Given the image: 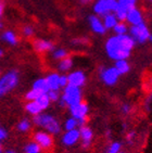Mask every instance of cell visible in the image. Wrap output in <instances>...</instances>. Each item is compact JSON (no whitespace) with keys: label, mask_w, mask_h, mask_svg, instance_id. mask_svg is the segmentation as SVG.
Here are the masks:
<instances>
[{"label":"cell","mask_w":152,"mask_h":153,"mask_svg":"<svg viewBox=\"0 0 152 153\" xmlns=\"http://www.w3.org/2000/svg\"><path fill=\"white\" fill-rule=\"evenodd\" d=\"M59 75L58 74H51L46 78V82H47L48 88L49 90H56L58 91L60 86H59Z\"/></svg>","instance_id":"obj_16"},{"label":"cell","mask_w":152,"mask_h":153,"mask_svg":"<svg viewBox=\"0 0 152 153\" xmlns=\"http://www.w3.org/2000/svg\"><path fill=\"white\" fill-rule=\"evenodd\" d=\"M122 110H123L124 113H129V111H130V106H129L128 104H124Z\"/></svg>","instance_id":"obj_36"},{"label":"cell","mask_w":152,"mask_h":153,"mask_svg":"<svg viewBox=\"0 0 152 153\" xmlns=\"http://www.w3.org/2000/svg\"><path fill=\"white\" fill-rule=\"evenodd\" d=\"M130 34L133 35L134 39L138 41V42H140V44H143V42H146L147 40H151V35H150L149 30H148V27L145 25L143 22L141 23L137 24V25H132L130 27Z\"/></svg>","instance_id":"obj_5"},{"label":"cell","mask_w":152,"mask_h":153,"mask_svg":"<svg viewBox=\"0 0 152 153\" xmlns=\"http://www.w3.org/2000/svg\"><path fill=\"white\" fill-rule=\"evenodd\" d=\"M7 137V133H6V130H3V129H0V140L1 139H4Z\"/></svg>","instance_id":"obj_37"},{"label":"cell","mask_w":152,"mask_h":153,"mask_svg":"<svg viewBox=\"0 0 152 153\" xmlns=\"http://www.w3.org/2000/svg\"><path fill=\"white\" fill-rule=\"evenodd\" d=\"M26 110H27V112H29L31 114H33V115L40 114V112H41L40 106L38 105L36 101H31L29 103H27Z\"/></svg>","instance_id":"obj_22"},{"label":"cell","mask_w":152,"mask_h":153,"mask_svg":"<svg viewBox=\"0 0 152 153\" xmlns=\"http://www.w3.org/2000/svg\"><path fill=\"white\" fill-rule=\"evenodd\" d=\"M109 1H113V0H109Z\"/></svg>","instance_id":"obj_44"},{"label":"cell","mask_w":152,"mask_h":153,"mask_svg":"<svg viewBox=\"0 0 152 153\" xmlns=\"http://www.w3.org/2000/svg\"><path fill=\"white\" fill-rule=\"evenodd\" d=\"M47 96L50 101H57L59 99V92L56 90H49L47 92Z\"/></svg>","instance_id":"obj_32"},{"label":"cell","mask_w":152,"mask_h":153,"mask_svg":"<svg viewBox=\"0 0 152 153\" xmlns=\"http://www.w3.org/2000/svg\"><path fill=\"white\" fill-rule=\"evenodd\" d=\"M126 20L128 21L132 25H137V24L142 22V15H141L140 11L137 10L136 8L129 10L126 14Z\"/></svg>","instance_id":"obj_12"},{"label":"cell","mask_w":152,"mask_h":153,"mask_svg":"<svg viewBox=\"0 0 152 153\" xmlns=\"http://www.w3.org/2000/svg\"><path fill=\"white\" fill-rule=\"evenodd\" d=\"M2 12H3V4L0 2V16H1V14H2Z\"/></svg>","instance_id":"obj_38"},{"label":"cell","mask_w":152,"mask_h":153,"mask_svg":"<svg viewBox=\"0 0 152 153\" xmlns=\"http://www.w3.org/2000/svg\"><path fill=\"white\" fill-rule=\"evenodd\" d=\"M62 100L64 101V103H67L70 106H74L80 103V100H82L80 89L72 85L65 86L64 94H63Z\"/></svg>","instance_id":"obj_3"},{"label":"cell","mask_w":152,"mask_h":153,"mask_svg":"<svg viewBox=\"0 0 152 153\" xmlns=\"http://www.w3.org/2000/svg\"><path fill=\"white\" fill-rule=\"evenodd\" d=\"M18 82L19 77L16 72H10L3 77H1V79H0V97H2L3 94L12 90L18 85Z\"/></svg>","instance_id":"obj_4"},{"label":"cell","mask_w":152,"mask_h":153,"mask_svg":"<svg viewBox=\"0 0 152 153\" xmlns=\"http://www.w3.org/2000/svg\"><path fill=\"white\" fill-rule=\"evenodd\" d=\"M29 126H31V125H29V122L26 121V120H24V121H22L18 125V128L21 131H27V130L29 129Z\"/></svg>","instance_id":"obj_30"},{"label":"cell","mask_w":152,"mask_h":153,"mask_svg":"<svg viewBox=\"0 0 152 153\" xmlns=\"http://www.w3.org/2000/svg\"><path fill=\"white\" fill-rule=\"evenodd\" d=\"M66 51L63 50V49H59V50H56L54 51V53H53V56L56 58V59H64V58H66Z\"/></svg>","instance_id":"obj_31"},{"label":"cell","mask_w":152,"mask_h":153,"mask_svg":"<svg viewBox=\"0 0 152 153\" xmlns=\"http://www.w3.org/2000/svg\"><path fill=\"white\" fill-rule=\"evenodd\" d=\"M83 3H87V2H89V1H91V0H80Z\"/></svg>","instance_id":"obj_39"},{"label":"cell","mask_w":152,"mask_h":153,"mask_svg":"<svg viewBox=\"0 0 152 153\" xmlns=\"http://www.w3.org/2000/svg\"><path fill=\"white\" fill-rule=\"evenodd\" d=\"M34 122L35 124L39 125V126L44 127L48 131L52 134H58L60 133V124L58 123L56 118L52 117L51 115L47 114H37L34 117Z\"/></svg>","instance_id":"obj_2"},{"label":"cell","mask_w":152,"mask_h":153,"mask_svg":"<svg viewBox=\"0 0 152 153\" xmlns=\"http://www.w3.org/2000/svg\"><path fill=\"white\" fill-rule=\"evenodd\" d=\"M135 41L130 36L117 35L109 39L105 49L108 56L113 60H126L130 54Z\"/></svg>","instance_id":"obj_1"},{"label":"cell","mask_w":152,"mask_h":153,"mask_svg":"<svg viewBox=\"0 0 152 153\" xmlns=\"http://www.w3.org/2000/svg\"><path fill=\"white\" fill-rule=\"evenodd\" d=\"M42 94H44V92L39 91V90H37V89H32L31 91H28L26 94V99L27 100H31V101H35L36 99Z\"/></svg>","instance_id":"obj_26"},{"label":"cell","mask_w":152,"mask_h":153,"mask_svg":"<svg viewBox=\"0 0 152 153\" xmlns=\"http://www.w3.org/2000/svg\"><path fill=\"white\" fill-rule=\"evenodd\" d=\"M34 48H35V50L38 51V52H45V51L52 50L53 46L50 41L40 40V39H38V40L34 41Z\"/></svg>","instance_id":"obj_14"},{"label":"cell","mask_w":152,"mask_h":153,"mask_svg":"<svg viewBox=\"0 0 152 153\" xmlns=\"http://www.w3.org/2000/svg\"><path fill=\"white\" fill-rule=\"evenodd\" d=\"M89 22H90L91 28L95 33L97 34H104L105 28L103 26V23L97 16H90L89 18Z\"/></svg>","instance_id":"obj_15"},{"label":"cell","mask_w":152,"mask_h":153,"mask_svg":"<svg viewBox=\"0 0 152 153\" xmlns=\"http://www.w3.org/2000/svg\"><path fill=\"white\" fill-rule=\"evenodd\" d=\"M113 28H114V32L116 33L117 35H125L126 30H127V28H126V25L124 23L116 24Z\"/></svg>","instance_id":"obj_28"},{"label":"cell","mask_w":152,"mask_h":153,"mask_svg":"<svg viewBox=\"0 0 152 153\" xmlns=\"http://www.w3.org/2000/svg\"><path fill=\"white\" fill-rule=\"evenodd\" d=\"M114 12H115V14H116V16H115L116 19H118V20H121V21L126 20V14H127V11H126V10H124L123 8H121V7L117 6L116 10H115Z\"/></svg>","instance_id":"obj_27"},{"label":"cell","mask_w":152,"mask_h":153,"mask_svg":"<svg viewBox=\"0 0 152 153\" xmlns=\"http://www.w3.org/2000/svg\"><path fill=\"white\" fill-rule=\"evenodd\" d=\"M76 126H77V120H75V118H69L65 123V129L66 130L75 129Z\"/></svg>","instance_id":"obj_29"},{"label":"cell","mask_w":152,"mask_h":153,"mask_svg":"<svg viewBox=\"0 0 152 153\" xmlns=\"http://www.w3.org/2000/svg\"><path fill=\"white\" fill-rule=\"evenodd\" d=\"M35 101L37 102L38 105L40 106L41 110H44V109H46V108H48V106H49V103H50V100H49V98H48L47 94H40V96H39V97H38Z\"/></svg>","instance_id":"obj_21"},{"label":"cell","mask_w":152,"mask_h":153,"mask_svg":"<svg viewBox=\"0 0 152 153\" xmlns=\"http://www.w3.org/2000/svg\"><path fill=\"white\" fill-rule=\"evenodd\" d=\"M73 65V61L70 59V58H64L62 59L60 64H59V70L60 71H69Z\"/></svg>","instance_id":"obj_23"},{"label":"cell","mask_w":152,"mask_h":153,"mask_svg":"<svg viewBox=\"0 0 152 153\" xmlns=\"http://www.w3.org/2000/svg\"><path fill=\"white\" fill-rule=\"evenodd\" d=\"M0 153H1V147H0Z\"/></svg>","instance_id":"obj_43"},{"label":"cell","mask_w":152,"mask_h":153,"mask_svg":"<svg viewBox=\"0 0 152 153\" xmlns=\"http://www.w3.org/2000/svg\"><path fill=\"white\" fill-rule=\"evenodd\" d=\"M87 112H88V105L86 103L80 102L74 106H71V113L73 115V118H75V120L85 118Z\"/></svg>","instance_id":"obj_9"},{"label":"cell","mask_w":152,"mask_h":153,"mask_svg":"<svg viewBox=\"0 0 152 153\" xmlns=\"http://www.w3.org/2000/svg\"><path fill=\"white\" fill-rule=\"evenodd\" d=\"M117 8V1H109V0H98L95 4V12L99 15H107L109 12L115 11Z\"/></svg>","instance_id":"obj_6"},{"label":"cell","mask_w":152,"mask_h":153,"mask_svg":"<svg viewBox=\"0 0 152 153\" xmlns=\"http://www.w3.org/2000/svg\"><path fill=\"white\" fill-rule=\"evenodd\" d=\"M59 86L60 87H65L67 86V76H60L59 77Z\"/></svg>","instance_id":"obj_34"},{"label":"cell","mask_w":152,"mask_h":153,"mask_svg":"<svg viewBox=\"0 0 152 153\" xmlns=\"http://www.w3.org/2000/svg\"><path fill=\"white\" fill-rule=\"evenodd\" d=\"M2 39L3 40H6L7 42H9L11 45H15L16 44V37H15V34L12 32H6L4 34L2 35Z\"/></svg>","instance_id":"obj_24"},{"label":"cell","mask_w":152,"mask_h":153,"mask_svg":"<svg viewBox=\"0 0 152 153\" xmlns=\"http://www.w3.org/2000/svg\"><path fill=\"white\" fill-rule=\"evenodd\" d=\"M33 89H37L39 91L44 92V94H47L49 91V88H48L47 82L45 78H40V79H37L34 82V86H33Z\"/></svg>","instance_id":"obj_18"},{"label":"cell","mask_w":152,"mask_h":153,"mask_svg":"<svg viewBox=\"0 0 152 153\" xmlns=\"http://www.w3.org/2000/svg\"><path fill=\"white\" fill-rule=\"evenodd\" d=\"M40 152V147L36 142H32L26 146L25 148V153H39Z\"/></svg>","instance_id":"obj_25"},{"label":"cell","mask_w":152,"mask_h":153,"mask_svg":"<svg viewBox=\"0 0 152 153\" xmlns=\"http://www.w3.org/2000/svg\"><path fill=\"white\" fill-rule=\"evenodd\" d=\"M117 24V19L113 14H107L104 15V22H103V26L104 28H112Z\"/></svg>","instance_id":"obj_19"},{"label":"cell","mask_w":152,"mask_h":153,"mask_svg":"<svg viewBox=\"0 0 152 153\" xmlns=\"http://www.w3.org/2000/svg\"><path fill=\"white\" fill-rule=\"evenodd\" d=\"M33 28L31 26H26L24 28V35L25 36H32L33 35Z\"/></svg>","instance_id":"obj_35"},{"label":"cell","mask_w":152,"mask_h":153,"mask_svg":"<svg viewBox=\"0 0 152 153\" xmlns=\"http://www.w3.org/2000/svg\"><path fill=\"white\" fill-rule=\"evenodd\" d=\"M2 56V51L0 50V56Z\"/></svg>","instance_id":"obj_42"},{"label":"cell","mask_w":152,"mask_h":153,"mask_svg":"<svg viewBox=\"0 0 152 153\" xmlns=\"http://www.w3.org/2000/svg\"><path fill=\"white\" fill-rule=\"evenodd\" d=\"M120 149H121V144L118 142H114V143L111 144L108 153H118L120 152Z\"/></svg>","instance_id":"obj_33"},{"label":"cell","mask_w":152,"mask_h":153,"mask_svg":"<svg viewBox=\"0 0 152 153\" xmlns=\"http://www.w3.org/2000/svg\"><path fill=\"white\" fill-rule=\"evenodd\" d=\"M150 1H151V0H150Z\"/></svg>","instance_id":"obj_45"},{"label":"cell","mask_w":152,"mask_h":153,"mask_svg":"<svg viewBox=\"0 0 152 153\" xmlns=\"http://www.w3.org/2000/svg\"><path fill=\"white\" fill-rule=\"evenodd\" d=\"M6 153H15V152H13V151H10V150H9V151H7Z\"/></svg>","instance_id":"obj_40"},{"label":"cell","mask_w":152,"mask_h":153,"mask_svg":"<svg viewBox=\"0 0 152 153\" xmlns=\"http://www.w3.org/2000/svg\"><path fill=\"white\" fill-rule=\"evenodd\" d=\"M86 77L83 72H74L67 76V85L79 87L85 84Z\"/></svg>","instance_id":"obj_10"},{"label":"cell","mask_w":152,"mask_h":153,"mask_svg":"<svg viewBox=\"0 0 152 153\" xmlns=\"http://www.w3.org/2000/svg\"><path fill=\"white\" fill-rule=\"evenodd\" d=\"M2 26H3L2 23H0V28H2Z\"/></svg>","instance_id":"obj_41"},{"label":"cell","mask_w":152,"mask_h":153,"mask_svg":"<svg viewBox=\"0 0 152 153\" xmlns=\"http://www.w3.org/2000/svg\"><path fill=\"white\" fill-rule=\"evenodd\" d=\"M35 141L36 143L42 149H49L52 147L53 140L51 138V136L48 135L47 133H42V131H38L35 134Z\"/></svg>","instance_id":"obj_7"},{"label":"cell","mask_w":152,"mask_h":153,"mask_svg":"<svg viewBox=\"0 0 152 153\" xmlns=\"http://www.w3.org/2000/svg\"><path fill=\"white\" fill-rule=\"evenodd\" d=\"M79 136L82 137L83 139V146L84 147H89L91 141V138H92V131H91L90 128L85 126H82L80 128V131H79Z\"/></svg>","instance_id":"obj_13"},{"label":"cell","mask_w":152,"mask_h":153,"mask_svg":"<svg viewBox=\"0 0 152 153\" xmlns=\"http://www.w3.org/2000/svg\"><path fill=\"white\" fill-rule=\"evenodd\" d=\"M135 4H136V0H118L117 1V6L123 8L124 10L128 12L129 10H132L135 8Z\"/></svg>","instance_id":"obj_20"},{"label":"cell","mask_w":152,"mask_h":153,"mask_svg":"<svg viewBox=\"0 0 152 153\" xmlns=\"http://www.w3.org/2000/svg\"><path fill=\"white\" fill-rule=\"evenodd\" d=\"M78 139H79V131L76 129H72V130H67V133L63 136L62 141H63V143L65 146H72V144H75Z\"/></svg>","instance_id":"obj_11"},{"label":"cell","mask_w":152,"mask_h":153,"mask_svg":"<svg viewBox=\"0 0 152 153\" xmlns=\"http://www.w3.org/2000/svg\"><path fill=\"white\" fill-rule=\"evenodd\" d=\"M118 76H120V74L115 68H108L102 72V79L107 85H114L118 79Z\"/></svg>","instance_id":"obj_8"},{"label":"cell","mask_w":152,"mask_h":153,"mask_svg":"<svg viewBox=\"0 0 152 153\" xmlns=\"http://www.w3.org/2000/svg\"><path fill=\"white\" fill-rule=\"evenodd\" d=\"M114 68H116L118 74H126L129 71V64L126 60H117Z\"/></svg>","instance_id":"obj_17"}]
</instances>
